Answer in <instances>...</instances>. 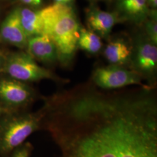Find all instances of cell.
<instances>
[{
    "label": "cell",
    "mask_w": 157,
    "mask_h": 157,
    "mask_svg": "<svg viewBox=\"0 0 157 157\" xmlns=\"http://www.w3.org/2000/svg\"><path fill=\"white\" fill-rule=\"evenodd\" d=\"M52 137L61 157H157V115L133 101L95 99L67 114Z\"/></svg>",
    "instance_id": "1"
},
{
    "label": "cell",
    "mask_w": 157,
    "mask_h": 157,
    "mask_svg": "<svg viewBox=\"0 0 157 157\" xmlns=\"http://www.w3.org/2000/svg\"><path fill=\"white\" fill-rule=\"evenodd\" d=\"M43 34L56 46L58 61L67 67L73 60L77 50L80 27L73 8L68 4L55 3L39 10Z\"/></svg>",
    "instance_id": "2"
},
{
    "label": "cell",
    "mask_w": 157,
    "mask_h": 157,
    "mask_svg": "<svg viewBox=\"0 0 157 157\" xmlns=\"http://www.w3.org/2000/svg\"><path fill=\"white\" fill-rule=\"evenodd\" d=\"M44 117L43 109L39 112L13 115L0 123V151L9 152L23 143L39 128Z\"/></svg>",
    "instance_id": "3"
},
{
    "label": "cell",
    "mask_w": 157,
    "mask_h": 157,
    "mask_svg": "<svg viewBox=\"0 0 157 157\" xmlns=\"http://www.w3.org/2000/svg\"><path fill=\"white\" fill-rule=\"evenodd\" d=\"M2 69L10 78L25 82H38L44 79L67 82L39 66L28 53L17 52L10 54L4 61Z\"/></svg>",
    "instance_id": "4"
},
{
    "label": "cell",
    "mask_w": 157,
    "mask_h": 157,
    "mask_svg": "<svg viewBox=\"0 0 157 157\" xmlns=\"http://www.w3.org/2000/svg\"><path fill=\"white\" fill-rule=\"evenodd\" d=\"M131 62L133 71L142 79L147 80L148 85L155 87L157 67V44L147 37L138 40L132 47Z\"/></svg>",
    "instance_id": "5"
},
{
    "label": "cell",
    "mask_w": 157,
    "mask_h": 157,
    "mask_svg": "<svg viewBox=\"0 0 157 157\" xmlns=\"http://www.w3.org/2000/svg\"><path fill=\"white\" fill-rule=\"evenodd\" d=\"M140 76L132 70L112 65L95 69L91 77V83L98 88L113 90L131 85L144 86Z\"/></svg>",
    "instance_id": "6"
},
{
    "label": "cell",
    "mask_w": 157,
    "mask_h": 157,
    "mask_svg": "<svg viewBox=\"0 0 157 157\" xmlns=\"http://www.w3.org/2000/svg\"><path fill=\"white\" fill-rule=\"evenodd\" d=\"M33 90L13 78H0V101L11 107L25 106L33 100Z\"/></svg>",
    "instance_id": "7"
},
{
    "label": "cell",
    "mask_w": 157,
    "mask_h": 157,
    "mask_svg": "<svg viewBox=\"0 0 157 157\" xmlns=\"http://www.w3.org/2000/svg\"><path fill=\"white\" fill-rule=\"evenodd\" d=\"M28 38L20 22L19 8L12 10L6 17L0 27V43L23 49L27 47Z\"/></svg>",
    "instance_id": "8"
},
{
    "label": "cell",
    "mask_w": 157,
    "mask_h": 157,
    "mask_svg": "<svg viewBox=\"0 0 157 157\" xmlns=\"http://www.w3.org/2000/svg\"><path fill=\"white\" fill-rule=\"evenodd\" d=\"M121 18L117 13L104 11L92 7L87 12L86 22L90 30L99 36L106 37Z\"/></svg>",
    "instance_id": "9"
},
{
    "label": "cell",
    "mask_w": 157,
    "mask_h": 157,
    "mask_svg": "<svg viewBox=\"0 0 157 157\" xmlns=\"http://www.w3.org/2000/svg\"><path fill=\"white\" fill-rule=\"evenodd\" d=\"M28 54L34 59L45 63H54L58 61L56 46L45 34H41L28 39Z\"/></svg>",
    "instance_id": "10"
},
{
    "label": "cell",
    "mask_w": 157,
    "mask_h": 157,
    "mask_svg": "<svg viewBox=\"0 0 157 157\" xmlns=\"http://www.w3.org/2000/svg\"><path fill=\"white\" fill-rule=\"evenodd\" d=\"M117 6L122 18L136 23L145 21L150 13L147 0H117Z\"/></svg>",
    "instance_id": "11"
},
{
    "label": "cell",
    "mask_w": 157,
    "mask_h": 157,
    "mask_svg": "<svg viewBox=\"0 0 157 157\" xmlns=\"http://www.w3.org/2000/svg\"><path fill=\"white\" fill-rule=\"evenodd\" d=\"M19 15L23 30L28 39L43 34V24L40 11L19 8Z\"/></svg>",
    "instance_id": "12"
},
{
    "label": "cell",
    "mask_w": 157,
    "mask_h": 157,
    "mask_svg": "<svg viewBox=\"0 0 157 157\" xmlns=\"http://www.w3.org/2000/svg\"><path fill=\"white\" fill-rule=\"evenodd\" d=\"M132 47L121 40L111 41L106 46L104 54L112 65L121 66L130 61Z\"/></svg>",
    "instance_id": "13"
},
{
    "label": "cell",
    "mask_w": 157,
    "mask_h": 157,
    "mask_svg": "<svg viewBox=\"0 0 157 157\" xmlns=\"http://www.w3.org/2000/svg\"><path fill=\"white\" fill-rule=\"evenodd\" d=\"M78 46L82 50L91 54H95L101 50L102 43L101 38L90 30L80 28Z\"/></svg>",
    "instance_id": "14"
},
{
    "label": "cell",
    "mask_w": 157,
    "mask_h": 157,
    "mask_svg": "<svg viewBox=\"0 0 157 157\" xmlns=\"http://www.w3.org/2000/svg\"><path fill=\"white\" fill-rule=\"evenodd\" d=\"M150 19L146 22V31L147 37L155 44H157V12L155 10L150 11Z\"/></svg>",
    "instance_id": "15"
},
{
    "label": "cell",
    "mask_w": 157,
    "mask_h": 157,
    "mask_svg": "<svg viewBox=\"0 0 157 157\" xmlns=\"http://www.w3.org/2000/svg\"><path fill=\"white\" fill-rule=\"evenodd\" d=\"M31 146L29 144L21 145L17 147L12 157H29Z\"/></svg>",
    "instance_id": "16"
},
{
    "label": "cell",
    "mask_w": 157,
    "mask_h": 157,
    "mask_svg": "<svg viewBox=\"0 0 157 157\" xmlns=\"http://www.w3.org/2000/svg\"><path fill=\"white\" fill-rule=\"evenodd\" d=\"M23 4L32 6H40L42 3V0H21Z\"/></svg>",
    "instance_id": "17"
},
{
    "label": "cell",
    "mask_w": 157,
    "mask_h": 157,
    "mask_svg": "<svg viewBox=\"0 0 157 157\" xmlns=\"http://www.w3.org/2000/svg\"><path fill=\"white\" fill-rule=\"evenodd\" d=\"M148 4L151 6L154 9L156 8L157 6V0H147Z\"/></svg>",
    "instance_id": "18"
},
{
    "label": "cell",
    "mask_w": 157,
    "mask_h": 157,
    "mask_svg": "<svg viewBox=\"0 0 157 157\" xmlns=\"http://www.w3.org/2000/svg\"><path fill=\"white\" fill-rule=\"evenodd\" d=\"M55 3L57 4H68L70 3L72 0H54Z\"/></svg>",
    "instance_id": "19"
},
{
    "label": "cell",
    "mask_w": 157,
    "mask_h": 157,
    "mask_svg": "<svg viewBox=\"0 0 157 157\" xmlns=\"http://www.w3.org/2000/svg\"><path fill=\"white\" fill-rule=\"evenodd\" d=\"M3 63H4V60L2 56L0 54V69L2 67V65H3Z\"/></svg>",
    "instance_id": "20"
},
{
    "label": "cell",
    "mask_w": 157,
    "mask_h": 157,
    "mask_svg": "<svg viewBox=\"0 0 157 157\" xmlns=\"http://www.w3.org/2000/svg\"><path fill=\"white\" fill-rule=\"evenodd\" d=\"M2 112H3V109H2V108L1 107V105H0V115L2 113Z\"/></svg>",
    "instance_id": "21"
}]
</instances>
